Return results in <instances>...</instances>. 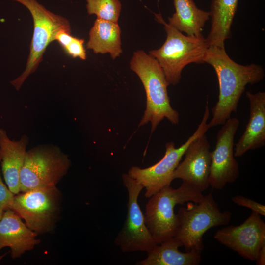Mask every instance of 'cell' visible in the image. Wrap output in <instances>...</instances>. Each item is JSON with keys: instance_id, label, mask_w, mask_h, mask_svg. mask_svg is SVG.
I'll return each mask as SVG.
<instances>
[{"instance_id": "9a60e30c", "label": "cell", "mask_w": 265, "mask_h": 265, "mask_svg": "<svg viewBox=\"0 0 265 265\" xmlns=\"http://www.w3.org/2000/svg\"><path fill=\"white\" fill-rule=\"evenodd\" d=\"M246 96L250 103V116L243 133L234 145L236 157L265 145V92L247 91Z\"/></svg>"}, {"instance_id": "6da1fadb", "label": "cell", "mask_w": 265, "mask_h": 265, "mask_svg": "<svg viewBox=\"0 0 265 265\" xmlns=\"http://www.w3.org/2000/svg\"><path fill=\"white\" fill-rule=\"evenodd\" d=\"M204 60L213 68L219 84L218 100L212 109V117L208 123L211 128L223 125L233 112L237 113L246 86L262 80L265 71L260 65H243L235 62L226 53L225 47L209 46Z\"/></svg>"}, {"instance_id": "9c48e42d", "label": "cell", "mask_w": 265, "mask_h": 265, "mask_svg": "<svg viewBox=\"0 0 265 265\" xmlns=\"http://www.w3.org/2000/svg\"><path fill=\"white\" fill-rule=\"evenodd\" d=\"M209 116L208 103L207 102L200 123L185 143L176 148L173 142H168L165 144L164 156L157 163L145 168L132 166L129 169L127 174L145 188L146 198H149L163 188L170 186L174 180V172L190 143L200 135L206 133L210 128L207 123Z\"/></svg>"}, {"instance_id": "30bf717a", "label": "cell", "mask_w": 265, "mask_h": 265, "mask_svg": "<svg viewBox=\"0 0 265 265\" xmlns=\"http://www.w3.org/2000/svg\"><path fill=\"white\" fill-rule=\"evenodd\" d=\"M128 195L127 214L124 225L117 235L114 243L123 252H149L157 245L145 220L138 202L143 186L128 174L122 176Z\"/></svg>"}, {"instance_id": "4316f807", "label": "cell", "mask_w": 265, "mask_h": 265, "mask_svg": "<svg viewBox=\"0 0 265 265\" xmlns=\"http://www.w3.org/2000/svg\"><path fill=\"white\" fill-rule=\"evenodd\" d=\"M7 208H8L6 205L0 203V220L2 217L5 210Z\"/></svg>"}, {"instance_id": "603a6c76", "label": "cell", "mask_w": 265, "mask_h": 265, "mask_svg": "<svg viewBox=\"0 0 265 265\" xmlns=\"http://www.w3.org/2000/svg\"><path fill=\"white\" fill-rule=\"evenodd\" d=\"M232 201L238 206L245 207L252 210L262 216H265V207L255 201L241 195H236L231 197Z\"/></svg>"}, {"instance_id": "52a82bcc", "label": "cell", "mask_w": 265, "mask_h": 265, "mask_svg": "<svg viewBox=\"0 0 265 265\" xmlns=\"http://www.w3.org/2000/svg\"><path fill=\"white\" fill-rule=\"evenodd\" d=\"M11 0L20 3L28 9L34 25L26 68L19 77L10 81L11 84L19 91L27 78L36 70L47 46L55 41L56 34L61 30L71 32V26L66 18L49 11L36 0Z\"/></svg>"}, {"instance_id": "484cf974", "label": "cell", "mask_w": 265, "mask_h": 265, "mask_svg": "<svg viewBox=\"0 0 265 265\" xmlns=\"http://www.w3.org/2000/svg\"><path fill=\"white\" fill-rule=\"evenodd\" d=\"M256 261L257 265H265V244H264L259 250Z\"/></svg>"}, {"instance_id": "44dd1931", "label": "cell", "mask_w": 265, "mask_h": 265, "mask_svg": "<svg viewBox=\"0 0 265 265\" xmlns=\"http://www.w3.org/2000/svg\"><path fill=\"white\" fill-rule=\"evenodd\" d=\"M88 14H95L97 18L118 23L121 10L119 0H86Z\"/></svg>"}, {"instance_id": "2e32d148", "label": "cell", "mask_w": 265, "mask_h": 265, "mask_svg": "<svg viewBox=\"0 0 265 265\" xmlns=\"http://www.w3.org/2000/svg\"><path fill=\"white\" fill-rule=\"evenodd\" d=\"M29 141L26 135H23L18 140H11L6 131L0 129L1 170L6 186L14 195L20 192V172Z\"/></svg>"}, {"instance_id": "7a4b0ae2", "label": "cell", "mask_w": 265, "mask_h": 265, "mask_svg": "<svg viewBox=\"0 0 265 265\" xmlns=\"http://www.w3.org/2000/svg\"><path fill=\"white\" fill-rule=\"evenodd\" d=\"M130 65L140 79L146 95V108L138 127L150 122L152 133L164 118L173 125L178 124L179 114L171 106L167 91L169 84L157 60L138 50L133 53Z\"/></svg>"}, {"instance_id": "d6986e66", "label": "cell", "mask_w": 265, "mask_h": 265, "mask_svg": "<svg viewBox=\"0 0 265 265\" xmlns=\"http://www.w3.org/2000/svg\"><path fill=\"white\" fill-rule=\"evenodd\" d=\"M86 48L96 53L110 54L113 59L122 52L121 29L117 23L97 18L89 33Z\"/></svg>"}, {"instance_id": "ffe728a7", "label": "cell", "mask_w": 265, "mask_h": 265, "mask_svg": "<svg viewBox=\"0 0 265 265\" xmlns=\"http://www.w3.org/2000/svg\"><path fill=\"white\" fill-rule=\"evenodd\" d=\"M175 12L168 18L169 24L188 36H200L210 14L197 7L193 0H173Z\"/></svg>"}, {"instance_id": "8fae6325", "label": "cell", "mask_w": 265, "mask_h": 265, "mask_svg": "<svg viewBox=\"0 0 265 265\" xmlns=\"http://www.w3.org/2000/svg\"><path fill=\"white\" fill-rule=\"evenodd\" d=\"M236 117H230L218 130L216 144L212 152V161L209 178V186L221 190L228 183L234 182L239 176V167L235 158L234 137L239 125Z\"/></svg>"}, {"instance_id": "7c38bea8", "label": "cell", "mask_w": 265, "mask_h": 265, "mask_svg": "<svg viewBox=\"0 0 265 265\" xmlns=\"http://www.w3.org/2000/svg\"><path fill=\"white\" fill-rule=\"evenodd\" d=\"M214 238L242 257L256 261L259 250L265 244V223L260 215L252 211L240 225L218 230Z\"/></svg>"}, {"instance_id": "ba28073f", "label": "cell", "mask_w": 265, "mask_h": 265, "mask_svg": "<svg viewBox=\"0 0 265 265\" xmlns=\"http://www.w3.org/2000/svg\"><path fill=\"white\" fill-rule=\"evenodd\" d=\"M61 193L56 186L30 190L14 195L8 208L37 234L52 231L61 211Z\"/></svg>"}, {"instance_id": "d4e9b609", "label": "cell", "mask_w": 265, "mask_h": 265, "mask_svg": "<svg viewBox=\"0 0 265 265\" xmlns=\"http://www.w3.org/2000/svg\"><path fill=\"white\" fill-rule=\"evenodd\" d=\"M71 32L65 30L59 31L56 35L55 41H57L64 48L73 39L74 37L70 34Z\"/></svg>"}, {"instance_id": "e0dca14e", "label": "cell", "mask_w": 265, "mask_h": 265, "mask_svg": "<svg viewBox=\"0 0 265 265\" xmlns=\"http://www.w3.org/2000/svg\"><path fill=\"white\" fill-rule=\"evenodd\" d=\"M181 243L174 237L157 245L147 253V257L137 262L138 265H198L201 261V252L190 250L182 252Z\"/></svg>"}, {"instance_id": "3957f363", "label": "cell", "mask_w": 265, "mask_h": 265, "mask_svg": "<svg viewBox=\"0 0 265 265\" xmlns=\"http://www.w3.org/2000/svg\"><path fill=\"white\" fill-rule=\"evenodd\" d=\"M155 16L157 20L164 25L167 37L162 46L150 51L149 54L159 63L169 84L175 85L180 82L182 70L186 65L205 63L209 46L203 35L186 36L166 23L160 14Z\"/></svg>"}, {"instance_id": "5b68a950", "label": "cell", "mask_w": 265, "mask_h": 265, "mask_svg": "<svg viewBox=\"0 0 265 265\" xmlns=\"http://www.w3.org/2000/svg\"><path fill=\"white\" fill-rule=\"evenodd\" d=\"M177 214L179 226L174 238L186 251L202 252L204 234L212 228L227 225L232 218L229 211H220L212 193L199 202H188L186 207L179 208Z\"/></svg>"}, {"instance_id": "7402d4cb", "label": "cell", "mask_w": 265, "mask_h": 265, "mask_svg": "<svg viewBox=\"0 0 265 265\" xmlns=\"http://www.w3.org/2000/svg\"><path fill=\"white\" fill-rule=\"evenodd\" d=\"M83 43V39L74 37L72 41L63 49L72 57H79L82 60H85L86 53Z\"/></svg>"}, {"instance_id": "277c9868", "label": "cell", "mask_w": 265, "mask_h": 265, "mask_svg": "<svg viewBox=\"0 0 265 265\" xmlns=\"http://www.w3.org/2000/svg\"><path fill=\"white\" fill-rule=\"evenodd\" d=\"M204 196L192 185L183 181L178 188L165 187L149 198L145 207V223L158 244L174 237L178 231L179 223L175 206L199 202Z\"/></svg>"}, {"instance_id": "8992f818", "label": "cell", "mask_w": 265, "mask_h": 265, "mask_svg": "<svg viewBox=\"0 0 265 265\" xmlns=\"http://www.w3.org/2000/svg\"><path fill=\"white\" fill-rule=\"evenodd\" d=\"M71 165L68 155L53 144L27 150L20 175V192L56 186Z\"/></svg>"}, {"instance_id": "cb8c5ba5", "label": "cell", "mask_w": 265, "mask_h": 265, "mask_svg": "<svg viewBox=\"0 0 265 265\" xmlns=\"http://www.w3.org/2000/svg\"><path fill=\"white\" fill-rule=\"evenodd\" d=\"M1 163V155L0 152V165ZM14 194L8 188L3 182L0 172V203L7 206L10 203Z\"/></svg>"}, {"instance_id": "4fadbf2b", "label": "cell", "mask_w": 265, "mask_h": 265, "mask_svg": "<svg viewBox=\"0 0 265 265\" xmlns=\"http://www.w3.org/2000/svg\"><path fill=\"white\" fill-rule=\"evenodd\" d=\"M212 152L205 133L193 140L186 149L185 159L174 172L173 178L181 179L203 192L209 186Z\"/></svg>"}, {"instance_id": "5bb4252c", "label": "cell", "mask_w": 265, "mask_h": 265, "mask_svg": "<svg viewBox=\"0 0 265 265\" xmlns=\"http://www.w3.org/2000/svg\"><path fill=\"white\" fill-rule=\"evenodd\" d=\"M37 235L14 211L5 210L0 220V251L9 247L12 259L18 258L39 244Z\"/></svg>"}, {"instance_id": "ac0fdd59", "label": "cell", "mask_w": 265, "mask_h": 265, "mask_svg": "<svg viewBox=\"0 0 265 265\" xmlns=\"http://www.w3.org/2000/svg\"><path fill=\"white\" fill-rule=\"evenodd\" d=\"M238 0H212L210 8L211 27L206 40L209 46L224 47L231 35V27Z\"/></svg>"}]
</instances>
